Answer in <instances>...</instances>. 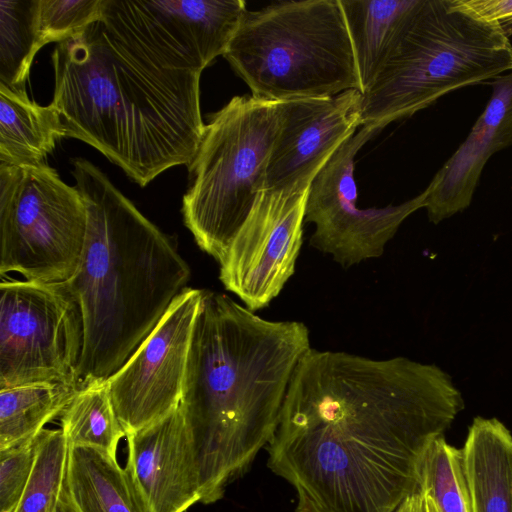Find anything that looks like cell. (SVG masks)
<instances>
[{
    "label": "cell",
    "instance_id": "6da1fadb",
    "mask_svg": "<svg viewBox=\"0 0 512 512\" xmlns=\"http://www.w3.org/2000/svg\"><path fill=\"white\" fill-rule=\"evenodd\" d=\"M452 377L404 356L311 348L267 445L295 512H392L421 488L430 445L464 409Z\"/></svg>",
    "mask_w": 512,
    "mask_h": 512
},
{
    "label": "cell",
    "instance_id": "7a4b0ae2",
    "mask_svg": "<svg viewBox=\"0 0 512 512\" xmlns=\"http://www.w3.org/2000/svg\"><path fill=\"white\" fill-rule=\"evenodd\" d=\"M311 348L303 322L267 320L226 294L203 290L180 403L201 503L221 499L267 447Z\"/></svg>",
    "mask_w": 512,
    "mask_h": 512
},
{
    "label": "cell",
    "instance_id": "3957f363",
    "mask_svg": "<svg viewBox=\"0 0 512 512\" xmlns=\"http://www.w3.org/2000/svg\"><path fill=\"white\" fill-rule=\"evenodd\" d=\"M52 104L66 137L87 143L141 187L189 167L203 136L201 73L162 68L97 21L51 55Z\"/></svg>",
    "mask_w": 512,
    "mask_h": 512
},
{
    "label": "cell",
    "instance_id": "277c9868",
    "mask_svg": "<svg viewBox=\"0 0 512 512\" xmlns=\"http://www.w3.org/2000/svg\"><path fill=\"white\" fill-rule=\"evenodd\" d=\"M72 165L88 213L82 261L65 282L83 319L79 389L125 364L186 288L190 268L174 241L98 167L83 158Z\"/></svg>",
    "mask_w": 512,
    "mask_h": 512
},
{
    "label": "cell",
    "instance_id": "5b68a950",
    "mask_svg": "<svg viewBox=\"0 0 512 512\" xmlns=\"http://www.w3.org/2000/svg\"><path fill=\"white\" fill-rule=\"evenodd\" d=\"M506 71H512V43L500 23L477 17L461 0H416L361 93L362 126L383 129Z\"/></svg>",
    "mask_w": 512,
    "mask_h": 512
},
{
    "label": "cell",
    "instance_id": "8992f818",
    "mask_svg": "<svg viewBox=\"0 0 512 512\" xmlns=\"http://www.w3.org/2000/svg\"><path fill=\"white\" fill-rule=\"evenodd\" d=\"M223 57L259 99L283 102L362 89L339 0L281 1L247 10Z\"/></svg>",
    "mask_w": 512,
    "mask_h": 512
},
{
    "label": "cell",
    "instance_id": "52a82bcc",
    "mask_svg": "<svg viewBox=\"0 0 512 512\" xmlns=\"http://www.w3.org/2000/svg\"><path fill=\"white\" fill-rule=\"evenodd\" d=\"M279 102L235 96L208 117L188 167L182 214L197 245L220 263L265 187Z\"/></svg>",
    "mask_w": 512,
    "mask_h": 512
},
{
    "label": "cell",
    "instance_id": "ba28073f",
    "mask_svg": "<svg viewBox=\"0 0 512 512\" xmlns=\"http://www.w3.org/2000/svg\"><path fill=\"white\" fill-rule=\"evenodd\" d=\"M88 213L77 189L42 163L0 164V273L61 284L77 272Z\"/></svg>",
    "mask_w": 512,
    "mask_h": 512
},
{
    "label": "cell",
    "instance_id": "9c48e42d",
    "mask_svg": "<svg viewBox=\"0 0 512 512\" xmlns=\"http://www.w3.org/2000/svg\"><path fill=\"white\" fill-rule=\"evenodd\" d=\"M0 295V389L36 383L77 388L83 319L65 283L6 280Z\"/></svg>",
    "mask_w": 512,
    "mask_h": 512
},
{
    "label": "cell",
    "instance_id": "30bf717a",
    "mask_svg": "<svg viewBox=\"0 0 512 512\" xmlns=\"http://www.w3.org/2000/svg\"><path fill=\"white\" fill-rule=\"evenodd\" d=\"M247 10L243 0H103L100 21L157 66L202 73L224 56Z\"/></svg>",
    "mask_w": 512,
    "mask_h": 512
},
{
    "label": "cell",
    "instance_id": "8fae6325",
    "mask_svg": "<svg viewBox=\"0 0 512 512\" xmlns=\"http://www.w3.org/2000/svg\"><path fill=\"white\" fill-rule=\"evenodd\" d=\"M380 130L372 126L357 130L336 150L309 188L305 222L315 226L310 245L343 268L382 256L403 221L425 207L427 188L398 205L357 206L355 157Z\"/></svg>",
    "mask_w": 512,
    "mask_h": 512
},
{
    "label": "cell",
    "instance_id": "7c38bea8",
    "mask_svg": "<svg viewBox=\"0 0 512 512\" xmlns=\"http://www.w3.org/2000/svg\"><path fill=\"white\" fill-rule=\"evenodd\" d=\"M203 290L186 287L155 328L107 384L126 433L141 430L178 408Z\"/></svg>",
    "mask_w": 512,
    "mask_h": 512
},
{
    "label": "cell",
    "instance_id": "4fadbf2b",
    "mask_svg": "<svg viewBox=\"0 0 512 512\" xmlns=\"http://www.w3.org/2000/svg\"><path fill=\"white\" fill-rule=\"evenodd\" d=\"M309 189L261 190L219 263V279L253 312L276 298L295 272Z\"/></svg>",
    "mask_w": 512,
    "mask_h": 512
},
{
    "label": "cell",
    "instance_id": "5bb4252c",
    "mask_svg": "<svg viewBox=\"0 0 512 512\" xmlns=\"http://www.w3.org/2000/svg\"><path fill=\"white\" fill-rule=\"evenodd\" d=\"M357 89L279 102L280 125L266 169L270 190L304 191L361 122Z\"/></svg>",
    "mask_w": 512,
    "mask_h": 512
},
{
    "label": "cell",
    "instance_id": "9a60e30c",
    "mask_svg": "<svg viewBox=\"0 0 512 512\" xmlns=\"http://www.w3.org/2000/svg\"><path fill=\"white\" fill-rule=\"evenodd\" d=\"M129 469L150 512H185L200 502L197 469L181 407L126 435Z\"/></svg>",
    "mask_w": 512,
    "mask_h": 512
},
{
    "label": "cell",
    "instance_id": "2e32d148",
    "mask_svg": "<svg viewBox=\"0 0 512 512\" xmlns=\"http://www.w3.org/2000/svg\"><path fill=\"white\" fill-rule=\"evenodd\" d=\"M489 84L492 95L485 110L427 187L424 208L434 224L469 207L488 159L512 145V71Z\"/></svg>",
    "mask_w": 512,
    "mask_h": 512
},
{
    "label": "cell",
    "instance_id": "e0dca14e",
    "mask_svg": "<svg viewBox=\"0 0 512 512\" xmlns=\"http://www.w3.org/2000/svg\"><path fill=\"white\" fill-rule=\"evenodd\" d=\"M462 454L472 512H512V435L496 418L475 417Z\"/></svg>",
    "mask_w": 512,
    "mask_h": 512
},
{
    "label": "cell",
    "instance_id": "ac0fdd59",
    "mask_svg": "<svg viewBox=\"0 0 512 512\" xmlns=\"http://www.w3.org/2000/svg\"><path fill=\"white\" fill-rule=\"evenodd\" d=\"M64 489L78 512H150L129 469L91 446H69Z\"/></svg>",
    "mask_w": 512,
    "mask_h": 512
},
{
    "label": "cell",
    "instance_id": "d6986e66",
    "mask_svg": "<svg viewBox=\"0 0 512 512\" xmlns=\"http://www.w3.org/2000/svg\"><path fill=\"white\" fill-rule=\"evenodd\" d=\"M64 137L61 116L52 103L42 106L25 89L0 83V164H42Z\"/></svg>",
    "mask_w": 512,
    "mask_h": 512
},
{
    "label": "cell",
    "instance_id": "ffe728a7",
    "mask_svg": "<svg viewBox=\"0 0 512 512\" xmlns=\"http://www.w3.org/2000/svg\"><path fill=\"white\" fill-rule=\"evenodd\" d=\"M416 0H339L361 82V93L381 69Z\"/></svg>",
    "mask_w": 512,
    "mask_h": 512
},
{
    "label": "cell",
    "instance_id": "44dd1931",
    "mask_svg": "<svg viewBox=\"0 0 512 512\" xmlns=\"http://www.w3.org/2000/svg\"><path fill=\"white\" fill-rule=\"evenodd\" d=\"M77 388L36 383L0 389V450L36 438L61 415Z\"/></svg>",
    "mask_w": 512,
    "mask_h": 512
},
{
    "label": "cell",
    "instance_id": "7402d4cb",
    "mask_svg": "<svg viewBox=\"0 0 512 512\" xmlns=\"http://www.w3.org/2000/svg\"><path fill=\"white\" fill-rule=\"evenodd\" d=\"M68 446H91L116 457L126 433L117 417L107 380L80 387L61 413Z\"/></svg>",
    "mask_w": 512,
    "mask_h": 512
},
{
    "label": "cell",
    "instance_id": "603a6c76",
    "mask_svg": "<svg viewBox=\"0 0 512 512\" xmlns=\"http://www.w3.org/2000/svg\"><path fill=\"white\" fill-rule=\"evenodd\" d=\"M38 0H0V83L25 89L35 54Z\"/></svg>",
    "mask_w": 512,
    "mask_h": 512
},
{
    "label": "cell",
    "instance_id": "cb8c5ba5",
    "mask_svg": "<svg viewBox=\"0 0 512 512\" xmlns=\"http://www.w3.org/2000/svg\"><path fill=\"white\" fill-rule=\"evenodd\" d=\"M69 446L61 429L36 438L34 465L15 512H55L64 489Z\"/></svg>",
    "mask_w": 512,
    "mask_h": 512
},
{
    "label": "cell",
    "instance_id": "d4e9b609",
    "mask_svg": "<svg viewBox=\"0 0 512 512\" xmlns=\"http://www.w3.org/2000/svg\"><path fill=\"white\" fill-rule=\"evenodd\" d=\"M421 489L437 512H472L461 449L437 438L422 466Z\"/></svg>",
    "mask_w": 512,
    "mask_h": 512
},
{
    "label": "cell",
    "instance_id": "484cf974",
    "mask_svg": "<svg viewBox=\"0 0 512 512\" xmlns=\"http://www.w3.org/2000/svg\"><path fill=\"white\" fill-rule=\"evenodd\" d=\"M103 0H38L37 36L40 49L57 44L100 21Z\"/></svg>",
    "mask_w": 512,
    "mask_h": 512
},
{
    "label": "cell",
    "instance_id": "4316f807",
    "mask_svg": "<svg viewBox=\"0 0 512 512\" xmlns=\"http://www.w3.org/2000/svg\"><path fill=\"white\" fill-rule=\"evenodd\" d=\"M36 438L0 450V512H15L21 501L34 465Z\"/></svg>",
    "mask_w": 512,
    "mask_h": 512
},
{
    "label": "cell",
    "instance_id": "83f0119b",
    "mask_svg": "<svg viewBox=\"0 0 512 512\" xmlns=\"http://www.w3.org/2000/svg\"><path fill=\"white\" fill-rule=\"evenodd\" d=\"M461 3L483 20L512 23V0H461Z\"/></svg>",
    "mask_w": 512,
    "mask_h": 512
},
{
    "label": "cell",
    "instance_id": "f1b7e54d",
    "mask_svg": "<svg viewBox=\"0 0 512 512\" xmlns=\"http://www.w3.org/2000/svg\"><path fill=\"white\" fill-rule=\"evenodd\" d=\"M392 512H427L425 493L421 488L411 493Z\"/></svg>",
    "mask_w": 512,
    "mask_h": 512
},
{
    "label": "cell",
    "instance_id": "f546056e",
    "mask_svg": "<svg viewBox=\"0 0 512 512\" xmlns=\"http://www.w3.org/2000/svg\"><path fill=\"white\" fill-rule=\"evenodd\" d=\"M55 512H78L73 506L65 489H63Z\"/></svg>",
    "mask_w": 512,
    "mask_h": 512
},
{
    "label": "cell",
    "instance_id": "4dcf8cb0",
    "mask_svg": "<svg viewBox=\"0 0 512 512\" xmlns=\"http://www.w3.org/2000/svg\"><path fill=\"white\" fill-rule=\"evenodd\" d=\"M501 26L504 30V33L509 38L512 35V23L501 24Z\"/></svg>",
    "mask_w": 512,
    "mask_h": 512
},
{
    "label": "cell",
    "instance_id": "1f68e13d",
    "mask_svg": "<svg viewBox=\"0 0 512 512\" xmlns=\"http://www.w3.org/2000/svg\"><path fill=\"white\" fill-rule=\"evenodd\" d=\"M427 512H437L432 501L425 495Z\"/></svg>",
    "mask_w": 512,
    "mask_h": 512
}]
</instances>
